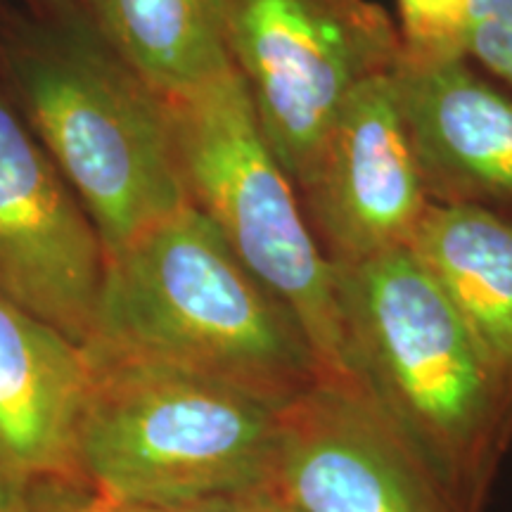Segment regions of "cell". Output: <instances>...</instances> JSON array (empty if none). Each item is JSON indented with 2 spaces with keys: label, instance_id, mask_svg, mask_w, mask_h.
I'll return each instance as SVG.
<instances>
[{
  "label": "cell",
  "instance_id": "obj_1",
  "mask_svg": "<svg viewBox=\"0 0 512 512\" xmlns=\"http://www.w3.org/2000/svg\"><path fill=\"white\" fill-rule=\"evenodd\" d=\"M0 81L86 207L107 256L188 204L164 98L81 0L3 5Z\"/></svg>",
  "mask_w": 512,
  "mask_h": 512
},
{
  "label": "cell",
  "instance_id": "obj_2",
  "mask_svg": "<svg viewBox=\"0 0 512 512\" xmlns=\"http://www.w3.org/2000/svg\"><path fill=\"white\" fill-rule=\"evenodd\" d=\"M83 349L188 370L275 411L323 377L299 320L192 204L107 256Z\"/></svg>",
  "mask_w": 512,
  "mask_h": 512
},
{
  "label": "cell",
  "instance_id": "obj_3",
  "mask_svg": "<svg viewBox=\"0 0 512 512\" xmlns=\"http://www.w3.org/2000/svg\"><path fill=\"white\" fill-rule=\"evenodd\" d=\"M351 380L460 512H484L512 413L475 337L411 247L335 266Z\"/></svg>",
  "mask_w": 512,
  "mask_h": 512
},
{
  "label": "cell",
  "instance_id": "obj_4",
  "mask_svg": "<svg viewBox=\"0 0 512 512\" xmlns=\"http://www.w3.org/2000/svg\"><path fill=\"white\" fill-rule=\"evenodd\" d=\"M86 356L76 463L93 494L178 505L273 489L283 411L181 368Z\"/></svg>",
  "mask_w": 512,
  "mask_h": 512
},
{
  "label": "cell",
  "instance_id": "obj_5",
  "mask_svg": "<svg viewBox=\"0 0 512 512\" xmlns=\"http://www.w3.org/2000/svg\"><path fill=\"white\" fill-rule=\"evenodd\" d=\"M185 197L219 228L254 278L299 320L325 377H347L335 266L297 188L261 136L238 72L164 100Z\"/></svg>",
  "mask_w": 512,
  "mask_h": 512
},
{
  "label": "cell",
  "instance_id": "obj_6",
  "mask_svg": "<svg viewBox=\"0 0 512 512\" xmlns=\"http://www.w3.org/2000/svg\"><path fill=\"white\" fill-rule=\"evenodd\" d=\"M230 62L292 183L363 83L394 72L399 29L370 0H219Z\"/></svg>",
  "mask_w": 512,
  "mask_h": 512
},
{
  "label": "cell",
  "instance_id": "obj_7",
  "mask_svg": "<svg viewBox=\"0 0 512 512\" xmlns=\"http://www.w3.org/2000/svg\"><path fill=\"white\" fill-rule=\"evenodd\" d=\"M107 252L0 81V297L86 344Z\"/></svg>",
  "mask_w": 512,
  "mask_h": 512
},
{
  "label": "cell",
  "instance_id": "obj_8",
  "mask_svg": "<svg viewBox=\"0 0 512 512\" xmlns=\"http://www.w3.org/2000/svg\"><path fill=\"white\" fill-rule=\"evenodd\" d=\"M294 188L332 266L411 245L432 202L394 72L366 81L344 102Z\"/></svg>",
  "mask_w": 512,
  "mask_h": 512
},
{
  "label": "cell",
  "instance_id": "obj_9",
  "mask_svg": "<svg viewBox=\"0 0 512 512\" xmlns=\"http://www.w3.org/2000/svg\"><path fill=\"white\" fill-rule=\"evenodd\" d=\"M273 491L299 512H460L347 377L323 375L280 413Z\"/></svg>",
  "mask_w": 512,
  "mask_h": 512
},
{
  "label": "cell",
  "instance_id": "obj_10",
  "mask_svg": "<svg viewBox=\"0 0 512 512\" xmlns=\"http://www.w3.org/2000/svg\"><path fill=\"white\" fill-rule=\"evenodd\" d=\"M91 366L83 344L0 297V512L83 486L76 463Z\"/></svg>",
  "mask_w": 512,
  "mask_h": 512
},
{
  "label": "cell",
  "instance_id": "obj_11",
  "mask_svg": "<svg viewBox=\"0 0 512 512\" xmlns=\"http://www.w3.org/2000/svg\"><path fill=\"white\" fill-rule=\"evenodd\" d=\"M396 95L434 204H475L512 219V95L465 55H399Z\"/></svg>",
  "mask_w": 512,
  "mask_h": 512
},
{
  "label": "cell",
  "instance_id": "obj_12",
  "mask_svg": "<svg viewBox=\"0 0 512 512\" xmlns=\"http://www.w3.org/2000/svg\"><path fill=\"white\" fill-rule=\"evenodd\" d=\"M408 247L475 337L512 413V219L432 202Z\"/></svg>",
  "mask_w": 512,
  "mask_h": 512
},
{
  "label": "cell",
  "instance_id": "obj_13",
  "mask_svg": "<svg viewBox=\"0 0 512 512\" xmlns=\"http://www.w3.org/2000/svg\"><path fill=\"white\" fill-rule=\"evenodd\" d=\"M114 50L171 100L233 72L219 0H81Z\"/></svg>",
  "mask_w": 512,
  "mask_h": 512
},
{
  "label": "cell",
  "instance_id": "obj_14",
  "mask_svg": "<svg viewBox=\"0 0 512 512\" xmlns=\"http://www.w3.org/2000/svg\"><path fill=\"white\" fill-rule=\"evenodd\" d=\"M401 55L441 60L465 55V24L472 0H396Z\"/></svg>",
  "mask_w": 512,
  "mask_h": 512
},
{
  "label": "cell",
  "instance_id": "obj_15",
  "mask_svg": "<svg viewBox=\"0 0 512 512\" xmlns=\"http://www.w3.org/2000/svg\"><path fill=\"white\" fill-rule=\"evenodd\" d=\"M271 491L235 496H211L178 505H136L107 501L86 486H72L38 501L31 512H266Z\"/></svg>",
  "mask_w": 512,
  "mask_h": 512
},
{
  "label": "cell",
  "instance_id": "obj_16",
  "mask_svg": "<svg viewBox=\"0 0 512 512\" xmlns=\"http://www.w3.org/2000/svg\"><path fill=\"white\" fill-rule=\"evenodd\" d=\"M465 57L512 91V0H472Z\"/></svg>",
  "mask_w": 512,
  "mask_h": 512
},
{
  "label": "cell",
  "instance_id": "obj_17",
  "mask_svg": "<svg viewBox=\"0 0 512 512\" xmlns=\"http://www.w3.org/2000/svg\"><path fill=\"white\" fill-rule=\"evenodd\" d=\"M266 512H299L297 508H294V505H290L287 501H283V498H280L278 494H271V501H268V508H266Z\"/></svg>",
  "mask_w": 512,
  "mask_h": 512
},
{
  "label": "cell",
  "instance_id": "obj_18",
  "mask_svg": "<svg viewBox=\"0 0 512 512\" xmlns=\"http://www.w3.org/2000/svg\"><path fill=\"white\" fill-rule=\"evenodd\" d=\"M8 3H17V0H0V8H3V5H8Z\"/></svg>",
  "mask_w": 512,
  "mask_h": 512
}]
</instances>
